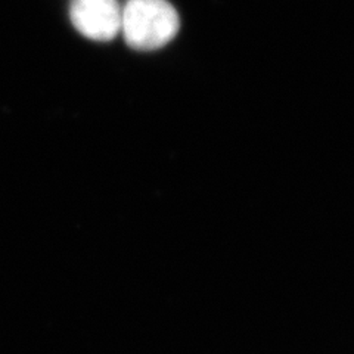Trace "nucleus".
Wrapping results in <instances>:
<instances>
[{"instance_id":"obj_1","label":"nucleus","mask_w":354,"mask_h":354,"mask_svg":"<svg viewBox=\"0 0 354 354\" xmlns=\"http://www.w3.org/2000/svg\"><path fill=\"white\" fill-rule=\"evenodd\" d=\"M179 28V14L167 0H127L121 8L120 32L133 49H160L176 37Z\"/></svg>"},{"instance_id":"obj_2","label":"nucleus","mask_w":354,"mask_h":354,"mask_svg":"<svg viewBox=\"0 0 354 354\" xmlns=\"http://www.w3.org/2000/svg\"><path fill=\"white\" fill-rule=\"evenodd\" d=\"M121 8L118 0H71L70 18L84 37L108 41L120 32Z\"/></svg>"}]
</instances>
